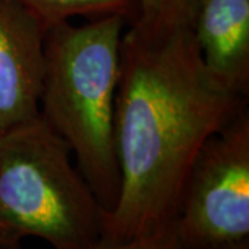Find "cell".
<instances>
[{"label":"cell","mask_w":249,"mask_h":249,"mask_svg":"<svg viewBox=\"0 0 249 249\" xmlns=\"http://www.w3.org/2000/svg\"><path fill=\"white\" fill-rule=\"evenodd\" d=\"M248 97L213 76L191 29H124L115 101L121 188L103 214V238L121 242L175 223L187 178L206 142Z\"/></svg>","instance_id":"1"},{"label":"cell","mask_w":249,"mask_h":249,"mask_svg":"<svg viewBox=\"0 0 249 249\" xmlns=\"http://www.w3.org/2000/svg\"><path fill=\"white\" fill-rule=\"evenodd\" d=\"M126 27L124 18L108 16L83 25L62 22L46 35L39 118L68 144L104 213L121 188L115 101Z\"/></svg>","instance_id":"2"},{"label":"cell","mask_w":249,"mask_h":249,"mask_svg":"<svg viewBox=\"0 0 249 249\" xmlns=\"http://www.w3.org/2000/svg\"><path fill=\"white\" fill-rule=\"evenodd\" d=\"M103 214L68 144L39 116L0 134V249L29 237L53 249H91Z\"/></svg>","instance_id":"3"},{"label":"cell","mask_w":249,"mask_h":249,"mask_svg":"<svg viewBox=\"0 0 249 249\" xmlns=\"http://www.w3.org/2000/svg\"><path fill=\"white\" fill-rule=\"evenodd\" d=\"M175 229L184 249H223L249 241V109L199 151Z\"/></svg>","instance_id":"4"},{"label":"cell","mask_w":249,"mask_h":249,"mask_svg":"<svg viewBox=\"0 0 249 249\" xmlns=\"http://www.w3.org/2000/svg\"><path fill=\"white\" fill-rule=\"evenodd\" d=\"M47 29L17 0H0V134L39 116Z\"/></svg>","instance_id":"5"},{"label":"cell","mask_w":249,"mask_h":249,"mask_svg":"<svg viewBox=\"0 0 249 249\" xmlns=\"http://www.w3.org/2000/svg\"><path fill=\"white\" fill-rule=\"evenodd\" d=\"M191 32L209 72L248 97L249 0H201Z\"/></svg>","instance_id":"6"},{"label":"cell","mask_w":249,"mask_h":249,"mask_svg":"<svg viewBox=\"0 0 249 249\" xmlns=\"http://www.w3.org/2000/svg\"><path fill=\"white\" fill-rule=\"evenodd\" d=\"M35 16L49 31L75 17L90 19L119 16L134 22L139 14V0H17Z\"/></svg>","instance_id":"7"},{"label":"cell","mask_w":249,"mask_h":249,"mask_svg":"<svg viewBox=\"0 0 249 249\" xmlns=\"http://www.w3.org/2000/svg\"><path fill=\"white\" fill-rule=\"evenodd\" d=\"M201 0H139V14L130 27L158 35L191 29Z\"/></svg>","instance_id":"8"},{"label":"cell","mask_w":249,"mask_h":249,"mask_svg":"<svg viewBox=\"0 0 249 249\" xmlns=\"http://www.w3.org/2000/svg\"><path fill=\"white\" fill-rule=\"evenodd\" d=\"M9 249H21V245ZM91 249H184L178 240L175 223L168 224L155 231L140 235L132 240L121 241V242H106L100 241L96 247Z\"/></svg>","instance_id":"9"},{"label":"cell","mask_w":249,"mask_h":249,"mask_svg":"<svg viewBox=\"0 0 249 249\" xmlns=\"http://www.w3.org/2000/svg\"><path fill=\"white\" fill-rule=\"evenodd\" d=\"M223 249H249V241H245V242H241V244L231 245V247H227V248Z\"/></svg>","instance_id":"10"}]
</instances>
